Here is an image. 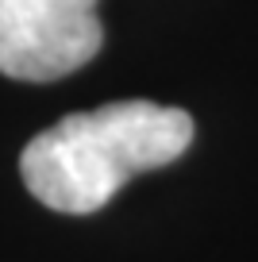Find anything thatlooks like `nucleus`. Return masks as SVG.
Here are the masks:
<instances>
[{
  "label": "nucleus",
  "instance_id": "1",
  "mask_svg": "<svg viewBox=\"0 0 258 262\" xmlns=\"http://www.w3.org/2000/svg\"><path fill=\"white\" fill-rule=\"evenodd\" d=\"M197 135L185 108L112 100L70 112L39 131L19 155V178L39 205L66 216L104 208L135 173L178 162Z\"/></svg>",
  "mask_w": 258,
  "mask_h": 262
},
{
  "label": "nucleus",
  "instance_id": "2",
  "mask_svg": "<svg viewBox=\"0 0 258 262\" xmlns=\"http://www.w3.org/2000/svg\"><path fill=\"white\" fill-rule=\"evenodd\" d=\"M104 47L97 0H0V74L47 85Z\"/></svg>",
  "mask_w": 258,
  "mask_h": 262
}]
</instances>
